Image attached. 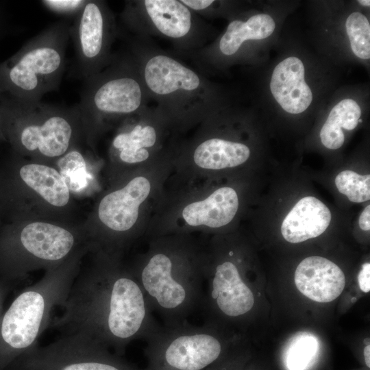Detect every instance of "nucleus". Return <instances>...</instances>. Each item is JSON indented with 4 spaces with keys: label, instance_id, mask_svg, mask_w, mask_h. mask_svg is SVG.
<instances>
[{
    "label": "nucleus",
    "instance_id": "f257e3e1",
    "mask_svg": "<svg viewBox=\"0 0 370 370\" xmlns=\"http://www.w3.org/2000/svg\"><path fill=\"white\" fill-rule=\"evenodd\" d=\"M53 328L123 354L132 341L149 339L159 329L133 273L100 267L75 278Z\"/></svg>",
    "mask_w": 370,
    "mask_h": 370
},
{
    "label": "nucleus",
    "instance_id": "f03ea898",
    "mask_svg": "<svg viewBox=\"0 0 370 370\" xmlns=\"http://www.w3.org/2000/svg\"><path fill=\"white\" fill-rule=\"evenodd\" d=\"M127 51L150 100L177 129L203 123L222 108L215 85L196 68L159 47L151 38L127 35Z\"/></svg>",
    "mask_w": 370,
    "mask_h": 370
},
{
    "label": "nucleus",
    "instance_id": "7ed1b4c3",
    "mask_svg": "<svg viewBox=\"0 0 370 370\" xmlns=\"http://www.w3.org/2000/svg\"><path fill=\"white\" fill-rule=\"evenodd\" d=\"M203 257L182 247L156 245L133 273L152 312L164 326L186 322L200 308L205 286Z\"/></svg>",
    "mask_w": 370,
    "mask_h": 370
},
{
    "label": "nucleus",
    "instance_id": "20e7f679",
    "mask_svg": "<svg viewBox=\"0 0 370 370\" xmlns=\"http://www.w3.org/2000/svg\"><path fill=\"white\" fill-rule=\"evenodd\" d=\"M70 25L58 21L0 63V94L28 102L58 88L65 69Z\"/></svg>",
    "mask_w": 370,
    "mask_h": 370
},
{
    "label": "nucleus",
    "instance_id": "39448f33",
    "mask_svg": "<svg viewBox=\"0 0 370 370\" xmlns=\"http://www.w3.org/2000/svg\"><path fill=\"white\" fill-rule=\"evenodd\" d=\"M1 122L18 148L49 158L67 151L74 125L81 116L77 105L66 107L40 101L28 102L0 95Z\"/></svg>",
    "mask_w": 370,
    "mask_h": 370
},
{
    "label": "nucleus",
    "instance_id": "423d86ee",
    "mask_svg": "<svg viewBox=\"0 0 370 370\" xmlns=\"http://www.w3.org/2000/svg\"><path fill=\"white\" fill-rule=\"evenodd\" d=\"M75 278V273L69 269L49 272L15 298L0 325L7 360L20 358L37 346L39 337L51 323L53 310L66 297Z\"/></svg>",
    "mask_w": 370,
    "mask_h": 370
},
{
    "label": "nucleus",
    "instance_id": "0eeeda50",
    "mask_svg": "<svg viewBox=\"0 0 370 370\" xmlns=\"http://www.w3.org/2000/svg\"><path fill=\"white\" fill-rule=\"evenodd\" d=\"M150 99L132 56L114 53L98 73L84 79L77 105L81 119L95 125L125 118L145 108Z\"/></svg>",
    "mask_w": 370,
    "mask_h": 370
},
{
    "label": "nucleus",
    "instance_id": "6e6552de",
    "mask_svg": "<svg viewBox=\"0 0 370 370\" xmlns=\"http://www.w3.org/2000/svg\"><path fill=\"white\" fill-rule=\"evenodd\" d=\"M120 18L131 35L165 38L176 53L202 48L212 34L211 27L181 0L125 1Z\"/></svg>",
    "mask_w": 370,
    "mask_h": 370
},
{
    "label": "nucleus",
    "instance_id": "1a4fd4ad",
    "mask_svg": "<svg viewBox=\"0 0 370 370\" xmlns=\"http://www.w3.org/2000/svg\"><path fill=\"white\" fill-rule=\"evenodd\" d=\"M210 328L188 321L160 327L147 340L145 370H206L221 362L223 345Z\"/></svg>",
    "mask_w": 370,
    "mask_h": 370
},
{
    "label": "nucleus",
    "instance_id": "9d476101",
    "mask_svg": "<svg viewBox=\"0 0 370 370\" xmlns=\"http://www.w3.org/2000/svg\"><path fill=\"white\" fill-rule=\"evenodd\" d=\"M69 33L75 45L74 77L84 80L110 62L112 47L119 31L106 1L87 0L70 25Z\"/></svg>",
    "mask_w": 370,
    "mask_h": 370
},
{
    "label": "nucleus",
    "instance_id": "9b49d317",
    "mask_svg": "<svg viewBox=\"0 0 370 370\" xmlns=\"http://www.w3.org/2000/svg\"><path fill=\"white\" fill-rule=\"evenodd\" d=\"M18 370H140L119 355L77 335L61 334L18 358Z\"/></svg>",
    "mask_w": 370,
    "mask_h": 370
},
{
    "label": "nucleus",
    "instance_id": "f8f14e48",
    "mask_svg": "<svg viewBox=\"0 0 370 370\" xmlns=\"http://www.w3.org/2000/svg\"><path fill=\"white\" fill-rule=\"evenodd\" d=\"M125 119L127 126L115 136L112 146L120 160L128 164L149 160L161 148L165 133L177 129L157 106H147Z\"/></svg>",
    "mask_w": 370,
    "mask_h": 370
},
{
    "label": "nucleus",
    "instance_id": "ddd939ff",
    "mask_svg": "<svg viewBox=\"0 0 370 370\" xmlns=\"http://www.w3.org/2000/svg\"><path fill=\"white\" fill-rule=\"evenodd\" d=\"M205 286L200 309L217 310L224 317H241L254 305V295L244 282L237 266L230 260L217 264L211 271L205 269Z\"/></svg>",
    "mask_w": 370,
    "mask_h": 370
},
{
    "label": "nucleus",
    "instance_id": "4468645a",
    "mask_svg": "<svg viewBox=\"0 0 370 370\" xmlns=\"http://www.w3.org/2000/svg\"><path fill=\"white\" fill-rule=\"evenodd\" d=\"M151 184L144 176H137L123 188L106 195L100 201V221L115 232H126L135 225L140 205L148 198Z\"/></svg>",
    "mask_w": 370,
    "mask_h": 370
},
{
    "label": "nucleus",
    "instance_id": "2eb2a0df",
    "mask_svg": "<svg viewBox=\"0 0 370 370\" xmlns=\"http://www.w3.org/2000/svg\"><path fill=\"white\" fill-rule=\"evenodd\" d=\"M294 279L296 287L304 295L321 303L336 299L345 285L341 268L321 256L304 259L296 268Z\"/></svg>",
    "mask_w": 370,
    "mask_h": 370
},
{
    "label": "nucleus",
    "instance_id": "dca6fc26",
    "mask_svg": "<svg viewBox=\"0 0 370 370\" xmlns=\"http://www.w3.org/2000/svg\"><path fill=\"white\" fill-rule=\"evenodd\" d=\"M269 86L276 102L289 114L302 113L312 103V92L305 81V66L298 57H287L275 66Z\"/></svg>",
    "mask_w": 370,
    "mask_h": 370
},
{
    "label": "nucleus",
    "instance_id": "f3484780",
    "mask_svg": "<svg viewBox=\"0 0 370 370\" xmlns=\"http://www.w3.org/2000/svg\"><path fill=\"white\" fill-rule=\"evenodd\" d=\"M22 251L36 262L50 263L66 257L75 245V237L66 229L43 222L25 225L18 236Z\"/></svg>",
    "mask_w": 370,
    "mask_h": 370
},
{
    "label": "nucleus",
    "instance_id": "a211bd4d",
    "mask_svg": "<svg viewBox=\"0 0 370 370\" xmlns=\"http://www.w3.org/2000/svg\"><path fill=\"white\" fill-rule=\"evenodd\" d=\"M188 151L195 165L208 170L239 166L249 159L251 153L247 145L215 136L204 126Z\"/></svg>",
    "mask_w": 370,
    "mask_h": 370
},
{
    "label": "nucleus",
    "instance_id": "6ab92c4d",
    "mask_svg": "<svg viewBox=\"0 0 370 370\" xmlns=\"http://www.w3.org/2000/svg\"><path fill=\"white\" fill-rule=\"evenodd\" d=\"M330 221L329 208L316 197L307 196L301 199L285 217L281 232L286 241L301 243L323 234Z\"/></svg>",
    "mask_w": 370,
    "mask_h": 370
},
{
    "label": "nucleus",
    "instance_id": "aec40b11",
    "mask_svg": "<svg viewBox=\"0 0 370 370\" xmlns=\"http://www.w3.org/2000/svg\"><path fill=\"white\" fill-rule=\"evenodd\" d=\"M239 206L236 190L230 187H221L204 199L187 204L182 217L190 227L206 226L219 228L230 223Z\"/></svg>",
    "mask_w": 370,
    "mask_h": 370
},
{
    "label": "nucleus",
    "instance_id": "412c9836",
    "mask_svg": "<svg viewBox=\"0 0 370 370\" xmlns=\"http://www.w3.org/2000/svg\"><path fill=\"white\" fill-rule=\"evenodd\" d=\"M21 180L50 204L62 207L69 199V190L55 169L48 166L28 164L19 170Z\"/></svg>",
    "mask_w": 370,
    "mask_h": 370
},
{
    "label": "nucleus",
    "instance_id": "4be33fe9",
    "mask_svg": "<svg viewBox=\"0 0 370 370\" xmlns=\"http://www.w3.org/2000/svg\"><path fill=\"white\" fill-rule=\"evenodd\" d=\"M362 114L358 102L351 98L339 101L331 109L320 131L322 144L330 149H337L344 143L345 134L342 129H355Z\"/></svg>",
    "mask_w": 370,
    "mask_h": 370
},
{
    "label": "nucleus",
    "instance_id": "5701e85b",
    "mask_svg": "<svg viewBox=\"0 0 370 370\" xmlns=\"http://www.w3.org/2000/svg\"><path fill=\"white\" fill-rule=\"evenodd\" d=\"M57 164L60 174L69 190L79 192L88 184L90 175L86 169V163L82 154L72 150L59 158Z\"/></svg>",
    "mask_w": 370,
    "mask_h": 370
},
{
    "label": "nucleus",
    "instance_id": "b1692460",
    "mask_svg": "<svg viewBox=\"0 0 370 370\" xmlns=\"http://www.w3.org/2000/svg\"><path fill=\"white\" fill-rule=\"evenodd\" d=\"M345 29L354 54L363 60L370 58V25L361 12H354L345 21Z\"/></svg>",
    "mask_w": 370,
    "mask_h": 370
},
{
    "label": "nucleus",
    "instance_id": "393cba45",
    "mask_svg": "<svg viewBox=\"0 0 370 370\" xmlns=\"http://www.w3.org/2000/svg\"><path fill=\"white\" fill-rule=\"evenodd\" d=\"M338 191L354 203H361L370 199V175H360L353 171L345 170L335 178Z\"/></svg>",
    "mask_w": 370,
    "mask_h": 370
},
{
    "label": "nucleus",
    "instance_id": "a878e982",
    "mask_svg": "<svg viewBox=\"0 0 370 370\" xmlns=\"http://www.w3.org/2000/svg\"><path fill=\"white\" fill-rule=\"evenodd\" d=\"M317 349V342L312 336L301 334L290 345L286 355L289 370H304L311 362Z\"/></svg>",
    "mask_w": 370,
    "mask_h": 370
},
{
    "label": "nucleus",
    "instance_id": "bb28decb",
    "mask_svg": "<svg viewBox=\"0 0 370 370\" xmlns=\"http://www.w3.org/2000/svg\"><path fill=\"white\" fill-rule=\"evenodd\" d=\"M86 1L87 0H44L40 3L52 12L75 18Z\"/></svg>",
    "mask_w": 370,
    "mask_h": 370
},
{
    "label": "nucleus",
    "instance_id": "cd10ccee",
    "mask_svg": "<svg viewBox=\"0 0 370 370\" xmlns=\"http://www.w3.org/2000/svg\"><path fill=\"white\" fill-rule=\"evenodd\" d=\"M358 282L361 291L368 293L370 291V263L365 262L362 266L358 275Z\"/></svg>",
    "mask_w": 370,
    "mask_h": 370
},
{
    "label": "nucleus",
    "instance_id": "c85d7f7f",
    "mask_svg": "<svg viewBox=\"0 0 370 370\" xmlns=\"http://www.w3.org/2000/svg\"><path fill=\"white\" fill-rule=\"evenodd\" d=\"M360 227L364 231L370 230V206L368 205L362 212L358 221Z\"/></svg>",
    "mask_w": 370,
    "mask_h": 370
},
{
    "label": "nucleus",
    "instance_id": "c756f323",
    "mask_svg": "<svg viewBox=\"0 0 370 370\" xmlns=\"http://www.w3.org/2000/svg\"><path fill=\"white\" fill-rule=\"evenodd\" d=\"M7 30V21L5 18V14L2 8L1 4L0 3V39L4 36Z\"/></svg>",
    "mask_w": 370,
    "mask_h": 370
},
{
    "label": "nucleus",
    "instance_id": "7c9ffc66",
    "mask_svg": "<svg viewBox=\"0 0 370 370\" xmlns=\"http://www.w3.org/2000/svg\"><path fill=\"white\" fill-rule=\"evenodd\" d=\"M363 355L365 364L367 367H370V345H366L363 350Z\"/></svg>",
    "mask_w": 370,
    "mask_h": 370
},
{
    "label": "nucleus",
    "instance_id": "2f4dec72",
    "mask_svg": "<svg viewBox=\"0 0 370 370\" xmlns=\"http://www.w3.org/2000/svg\"><path fill=\"white\" fill-rule=\"evenodd\" d=\"M226 365L224 364L223 365L220 364V362L215 364L214 365L210 367V368L207 369L206 370H227Z\"/></svg>",
    "mask_w": 370,
    "mask_h": 370
},
{
    "label": "nucleus",
    "instance_id": "473e14b6",
    "mask_svg": "<svg viewBox=\"0 0 370 370\" xmlns=\"http://www.w3.org/2000/svg\"><path fill=\"white\" fill-rule=\"evenodd\" d=\"M358 2L365 7H369L370 5V1L369 0H359Z\"/></svg>",
    "mask_w": 370,
    "mask_h": 370
},
{
    "label": "nucleus",
    "instance_id": "72a5a7b5",
    "mask_svg": "<svg viewBox=\"0 0 370 370\" xmlns=\"http://www.w3.org/2000/svg\"><path fill=\"white\" fill-rule=\"evenodd\" d=\"M1 95V94H0ZM3 133L1 128V108H0V137L3 136Z\"/></svg>",
    "mask_w": 370,
    "mask_h": 370
}]
</instances>
